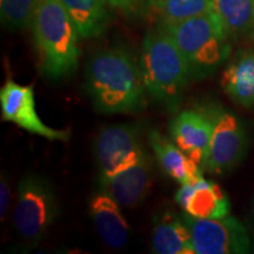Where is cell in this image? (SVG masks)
Returning a JSON list of instances; mask_svg holds the SVG:
<instances>
[{
	"label": "cell",
	"mask_w": 254,
	"mask_h": 254,
	"mask_svg": "<svg viewBox=\"0 0 254 254\" xmlns=\"http://www.w3.org/2000/svg\"><path fill=\"white\" fill-rule=\"evenodd\" d=\"M82 39L103 36L110 24L106 0H59Z\"/></svg>",
	"instance_id": "cell-17"
},
{
	"label": "cell",
	"mask_w": 254,
	"mask_h": 254,
	"mask_svg": "<svg viewBox=\"0 0 254 254\" xmlns=\"http://www.w3.org/2000/svg\"><path fill=\"white\" fill-rule=\"evenodd\" d=\"M31 27L41 75L56 82L74 74L80 36L59 0H39Z\"/></svg>",
	"instance_id": "cell-2"
},
{
	"label": "cell",
	"mask_w": 254,
	"mask_h": 254,
	"mask_svg": "<svg viewBox=\"0 0 254 254\" xmlns=\"http://www.w3.org/2000/svg\"><path fill=\"white\" fill-rule=\"evenodd\" d=\"M195 254H244L252 250L245 225L237 218L198 219L183 212Z\"/></svg>",
	"instance_id": "cell-8"
},
{
	"label": "cell",
	"mask_w": 254,
	"mask_h": 254,
	"mask_svg": "<svg viewBox=\"0 0 254 254\" xmlns=\"http://www.w3.org/2000/svg\"><path fill=\"white\" fill-rule=\"evenodd\" d=\"M159 26L173 38L182 51L192 81L211 77L231 55L230 39L212 12L182 23Z\"/></svg>",
	"instance_id": "cell-4"
},
{
	"label": "cell",
	"mask_w": 254,
	"mask_h": 254,
	"mask_svg": "<svg viewBox=\"0 0 254 254\" xmlns=\"http://www.w3.org/2000/svg\"><path fill=\"white\" fill-rule=\"evenodd\" d=\"M251 220H252V225L254 226V195L252 199V207H251Z\"/></svg>",
	"instance_id": "cell-23"
},
{
	"label": "cell",
	"mask_w": 254,
	"mask_h": 254,
	"mask_svg": "<svg viewBox=\"0 0 254 254\" xmlns=\"http://www.w3.org/2000/svg\"><path fill=\"white\" fill-rule=\"evenodd\" d=\"M152 250L157 254H195L183 213L164 212L154 219Z\"/></svg>",
	"instance_id": "cell-16"
},
{
	"label": "cell",
	"mask_w": 254,
	"mask_h": 254,
	"mask_svg": "<svg viewBox=\"0 0 254 254\" xmlns=\"http://www.w3.org/2000/svg\"><path fill=\"white\" fill-rule=\"evenodd\" d=\"M213 124L208 154L204 168L212 174H224L237 167L249 150L246 127L237 114L220 106L205 107Z\"/></svg>",
	"instance_id": "cell-6"
},
{
	"label": "cell",
	"mask_w": 254,
	"mask_h": 254,
	"mask_svg": "<svg viewBox=\"0 0 254 254\" xmlns=\"http://www.w3.org/2000/svg\"><path fill=\"white\" fill-rule=\"evenodd\" d=\"M252 250H253L252 252H254V241H253V245H252Z\"/></svg>",
	"instance_id": "cell-24"
},
{
	"label": "cell",
	"mask_w": 254,
	"mask_h": 254,
	"mask_svg": "<svg viewBox=\"0 0 254 254\" xmlns=\"http://www.w3.org/2000/svg\"><path fill=\"white\" fill-rule=\"evenodd\" d=\"M148 144L154 152L159 165L168 177L180 185L194 182L202 177V168L157 129L148 133Z\"/></svg>",
	"instance_id": "cell-14"
},
{
	"label": "cell",
	"mask_w": 254,
	"mask_h": 254,
	"mask_svg": "<svg viewBox=\"0 0 254 254\" xmlns=\"http://www.w3.org/2000/svg\"><path fill=\"white\" fill-rule=\"evenodd\" d=\"M9 195H11V189H9L8 178L5 173H2L1 183H0V219H1V221H4L5 215L7 213Z\"/></svg>",
	"instance_id": "cell-21"
},
{
	"label": "cell",
	"mask_w": 254,
	"mask_h": 254,
	"mask_svg": "<svg viewBox=\"0 0 254 254\" xmlns=\"http://www.w3.org/2000/svg\"><path fill=\"white\" fill-rule=\"evenodd\" d=\"M85 88L94 109L104 114L140 112L148 93L139 62L122 47L98 51L87 60Z\"/></svg>",
	"instance_id": "cell-1"
},
{
	"label": "cell",
	"mask_w": 254,
	"mask_h": 254,
	"mask_svg": "<svg viewBox=\"0 0 254 254\" xmlns=\"http://www.w3.org/2000/svg\"><path fill=\"white\" fill-rule=\"evenodd\" d=\"M106 2L114 8L131 12L138 8L144 2V0H106Z\"/></svg>",
	"instance_id": "cell-22"
},
{
	"label": "cell",
	"mask_w": 254,
	"mask_h": 254,
	"mask_svg": "<svg viewBox=\"0 0 254 254\" xmlns=\"http://www.w3.org/2000/svg\"><path fill=\"white\" fill-rule=\"evenodd\" d=\"M152 159L146 153L134 166L113 177L100 178V189L122 207H135L146 198L152 184Z\"/></svg>",
	"instance_id": "cell-12"
},
{
	"label": "cell",
	"mask_w": 254,
	"mask_h": 254,
	"mask_svg": "<svg viewBox=\"0 0 254 254\" xmlns=\"http://www.w3.org/2000/svg\"><path fill=\"white\" fill-rule=\"evenodd\" d=\"M212 132L213 124L202 110L183 111L170 124V134L174 144L201 167L207 158Z\"/></svg>",
	"instance_id": "cell-11"
},
{
	"label": "cell",
	"mask_w": 254,
	"mask_h": 254,
	"mask_svg": "<svg viewBox=\"0 0 254 254\" xmlns=\"http://www.w3.org/2000/svg\"><path fill=\"white\" fill-rule=\"evenodd\" d=\"M0 109L4 122L14 124L31 134L50 141H68L71 139L68 128H52L43 123L37 113L32 85H20L8 78L0 90Z\"/></svg>",
	"instance_id": "cell-9"
},
{
	"label": "cell",
	"mask_w": 254,
	"mask_h": 254,
	"mask_svg": "<svg viewBox=\"0 0 254 254\" xmlns=\"http://www.w3.org/2000/svg\"><path fill=\"white\" fill-rule=\"evenodd\" d=\"M140 127L116 124L104 127L95 140V158L100 178H109L134 166L145 157Z\"/></svg>",
	"instance_id": "cell-7"
},
{
	"label": "cell",
	"mask_w": 254,
	"mask_h": 254,
	"mask_svg": "<svg viewBox=\"0 0 254 254\" xmlns=\"http://www.w3.org/2000/svg\"><path fill=\"white\" fill-rule=\"evenodd\" d=\"M59 215L57 192L43 174L27 173L18 184V196L13 213L15 233L25 245L41 243Z\"/></svg>",
	"instance_id": "cell-5"
},
{
	"label": "cell",
	"mask_w": 254,
	"mask_h": 254,
	"mask_svg": "<svg viewBox=\"0 0 254 254\" xmlns=\"http://www.w3.org/2000/svg\"><path fill=\"white\" fill-rule=\"evenodd\" d=\"M147 6L159 25H174L209 13L212 0H147Z\"/></svg>",
	"instance_id": "cell-19"
},
{
	"label": "cell",
	"mask_w": 254,
	"mask_h": 254,
	"mask_svg": "<svg viewBox=\"0 0 254 254\" xmlns=\"http://www.w3.org/2000/svg\"><path fill=\"white\" fill-rule=\"evenodd\" d=\"M253 1H254V0H253ZM253 33H254V27H253Z\"/></svg>",
	"instance_id": "cell-25"
},
{
	"label": "cell",
	"mask_w": 254,
	"mask_h": 254,
	"mask_svg": "<svg viewBox=\"0 0 254 254\" xmlns=\"http://www.w3.org/2000/svg\"><path fill=\"white\" fill-rule=\"evenodd\" d=\"M211 12L217 17L230 40L253 32V0H212Z\"/></svg>",
	"instance_id": "cell-18"
},
{
	"label": "cell",
	"mask_w": 254,
	"mask_h": 254,
	"mask_svg": "<svg viewBox=\"0 0 254 254\" xmlns=\"http://www.w3.org/2000/svg\"><path fill=\"white\" fill-rule=\"evenodd\" d=\"M38 5L39 0H0L2 26L9 31L31 27Z\"/></svg>",
	"instance_id": "cell-20"
},
{
	"label": "cell",
	"mask_w": 254,
	"mask_h": 254,
	"mask_svg": "<svg viewBox=\"0 0 254 254\" xmlns=\"http://www.w3.org/2000/svg\"><path fill=\"white\" fill-rule=\"evenodd\" d=\"M139 65L152 99L168 112H176L192 80L185 57L164 28L158 26L146 33Z\"/></svg>",
	"instance_id": "cell-3"
},
{
	"label": "cell",
	"mask_w": 254,
	"mask_h": 254,
	"mask_svg": "<svg viewBox=\"0 0 254 254\" xmlns=\"http://www.w3.org/2000/svg\"><path fill=\"white\" fill-rule=\"evenodd\" d=\"M120 207L122 206L103 190L94 193L88 204L90 217L100 239L113 250L123 249L131 234V227Z\"/></svg>",
	"instance_id": "cell-13"
},
{
	"label": "cell",
	"mask_w": 254,
	"mask_h": 254,
	"mask_svg": "<svg viewBox=\"0 0 254 254\" xmlns=\"http://www.w3.org/2000/svg\"><path fill=\"white\" fill-rule=\"evenodd\" d=\"M220 84L234 103L254 107V50L238 51L222 72Z\"/></svg>",
	"instance_id": "cell-15"
},
{
	"label": "cell",
	"mask_w": 254,
	"mask_h": 254,
	"mask_svg": "<svg viewBox=\"0 0 254 254\" xmlns=\"http://www.w3.org/2000/svg\"><path fill=\"white\" fill-rule=\"evenodd\" d=\"M174 201L183 212L198 219H222L231 211L230 199L225 190L204 176L180 186Z\"/></svg>",
	"instance_id": "cell-10"
}]
</instances>
